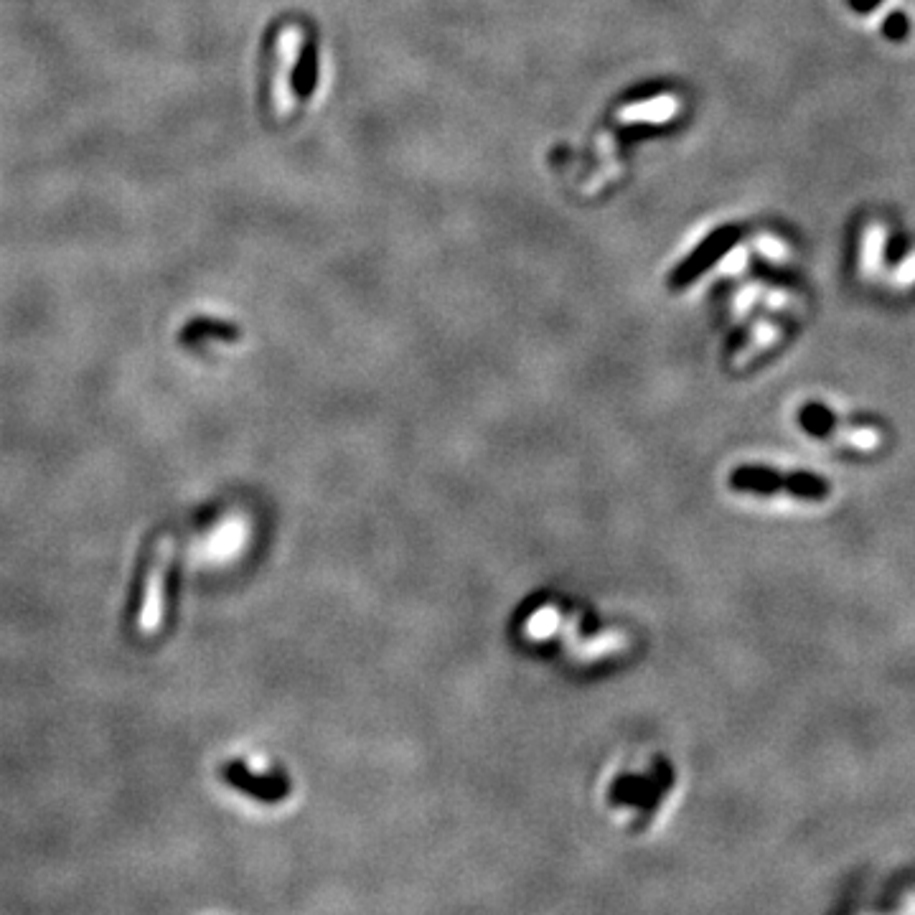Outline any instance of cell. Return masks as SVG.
Listing matches in <instances>:
<instances>
[{
    "label": "cell",
    "mask_w": 915,
    "mask_h": 915,
    "mask_svg": "<svg viewBox=\"0 0 915 915\" xmlns=\"http://www.w3.org/2000/svg\"><path fill=\"white\" fill-rule=\"evenodd\" d=\"M669 786V773H661V776H623L618 778L613 791H610V801L616 806H633V809H654L659 804L661 793L666 791Z\"/></svg>",
    "instance_id": "4"
},
{
    "label": "cell",
    "mask_w": 915,
    "mask_h": 915,
    "mask_svg": "<svg viewBox=\"0 0 915 915\" xmlns=\"http://www.w3.org/2000/svg\"><path fill=\"white\" fill-rule=\"evenodd\" d=\"M732 491L755 496H791L806 504H821L832 496V483L819 473H783L771 466H738L727 478Z\"/></svg>",
    "instance_id": "1"
},
{
    "label": "cell",
    "mask_w": 915,
    "mask_h": 915,
    "mask_svg": "<svg viewBox=\"0 0 915 915\" xmlns=\"http://www.w3.org/2000/svg\"><path fill=\"white\" fill-rule=\"evenodd\" d=\"M173 557V539L163 537L156 547V560L150 565L148 577H145L143 585V600H140V613H138V631L150 636V633H156L158 626L163 621V613H166V575H168V565H171Z\"/></svg>",
    "instance_id": "2"
},
{
    "label": "cell",
    "mask_w": 915,
    "mask_h": 915,
    "mask_svg": "<svg viewBox=\"0 0 915 915\" xmlns=\"http://www.w3.org/2000/svg\"><path fill=\"white\" fill-rule=\"evenodd\" d=\"M183 341H189V344H194V341H201V339H224V341H237L239 339V331L234 326H229V323H219V321H194L191 323L189 328H186V331H183V336H181Z\"/></svg>",
    "instance_id": "6"
},
{
    "label": "cell",
    "mask_w": 915,
    "mask_h": 915,
    "mask_svg": "<svg viewBox=\"0 0 915 915\" xmlns=\"http://www.w3.org/2000/svg\"><path fill=\"white\" fill-rule=\"evenodd\" d=\"M735 239H738V229H732V227H725V229H720V232L712 234V237H707L705 242H702V247H699L697 252H692V255H689L687 260L677 267V272L671 275L669 278L671 288L682 290V288H687L689 283H694L702 272L710 270V267L715 265V262L720 260L727 250H730L732 244H735Z\"/></svg>",
    "instance_id": "3"
},
{
    "label": "cell",
    "mask_w": 915,
    "mask_h": 915,
    "mask_svg": "<svg viewBox=\"0 0 915 915\" xmlns=\"http://www.w3.org/2000/svg\"><path fill=\"white\" fill-rule=\"evenodd\" d=\"M674 112H677V105H674V100H669V97H664V100H654V105H633V107H626V110H621V120H626V122H631V120H666V117H671L674 115Z\"/></svg>",
    "instance_id": "7"
},
{
    "label": "cell",
    "mask_w": 915,
    "mask_h": 915,
    "mask_svg": "<svg viewBox=\"0 0 915 915\" xmlns=\"http://www.w3.org/2000/svg\"><path fill=\"white\" fill-rule=\"evenodd\" d=\"M318 84V51L313 41L303 46L298 59V67L293 74V89L298 97H311Z\"/></svg>",
    "instance_id": "5"
}]
</instances>
